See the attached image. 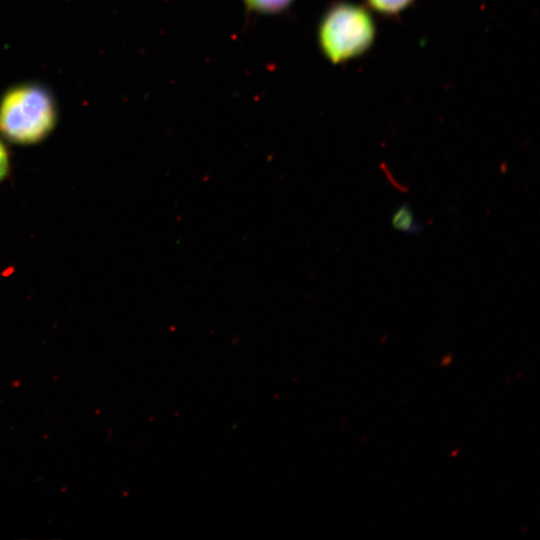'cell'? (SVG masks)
Instances as JSON below:
<instances>
[{"instance_id":"obj_6","label":"cell","mask_w":540,"mask_h":540,"mask_svg":"<svg viewBox=\"0 0 540 540\" xmlns=\"http://www.w3.org/2000/svg\"><path fill=\"white\" fill-rule=\"evenodd\" d=\"M10 172L9 151L0 136V182L5 180Z\"/></svg>"},{"instance_id":"obj_4","label":"cell","mask_w":540,"mask_h":540,"mask_svg":"<svg viewBox=\"0 0 540 540\" xmlns=\"http://www.w3.org/2000/svg\"><path fill=\"white\" fill-rule=\"evenodd\" d=\"M250 12L261 15H275L288 9L294 0H242Z\"/></svg>"},{"instance_id":"obj_2","label":"cell","mask_w":540,"mask_h":540,"mask_svg":"<svg viewBox=\"0 0 540 540\" xmlns=\"http://www.w3.org/2000/svg\"><path fill=\"white\" fill-rule=\"evenodd\" d=\"M376 24L363 5L339 1L323 13L317 28V42L324 58L332 64L353 60L372 46Z\"/></svg>"},{"instance_id":"obj_5","label":"cell","mask_w":540,"mask_h":540,"mask_svg":"<svg viewBox=\"0 0 540 540\" xmlns=\"http://www.w3.org/2000/svg\"><path fill=\"white\" fill-rule=\"evenodd\" d=\"M415 0H365L366 7L384 16H396L404 12Z\"/></svg>"},{"instance_id":"obj_3","label":"cell","mask_w":540,"mask_h":540,"mask_svg":"<svg viewBox=\"0 0 540 540\" xmlns=\"http://www.w3.org/2000/svg\"><path fill=\"white\" fill-rule=\"evenodd\" d=\"M391 227L403 234L419 236L425 229L424 223L417 218L411 204L404 201L396 206L390 214Z\"/></svg>"},{"instance_id":"obj_1","label":"cell","mask_w":540,"mask_h":540,"mask_svg":"<svg viewBox=\"0 0 540 540\" xmlns=\"http://www.w3.org/2000/svg\"><path fill=\"white\" fill-rule=\"evenodd\" d=\"M58 110L51 92L37 83L10 87L0 98V136L17 145H33L54 130Z\"/></svg>"}]
</instances>
